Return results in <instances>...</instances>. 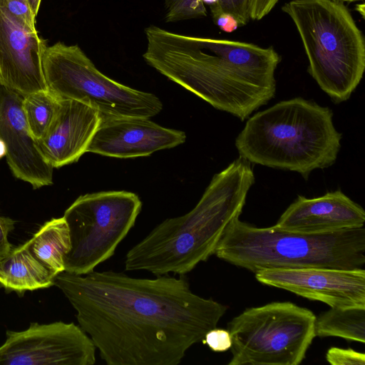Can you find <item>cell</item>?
<instances>
[{
  "mask_svg": "<svg viewBox=\"0 0 365 365\" xmlns=\"http://www.w3.org/2000/svg\"><path fill=\"white\" fill-rule=\"evenodd\" d=\"M131 277L112 270L54 278L79 326L108 365H178L227 307L195 294L184 275Z\"/></svg>",
  "mask_w": 365,
  "mask_h": 365,
  "instance_id": "1",
  "label": "cell"
},
{
  "mask_svg": "<svg viewBox=\"0 0 365 365\" xmlns=\"http://www.w3.org/2000/svg\"><path fill=\"white\" fill-rule=\"evenodd\" d=\"M145 61L212 106L242 121L274 97L281 57L272 46L145 29Z\"/></svg>",
  "mask_w": 365,
  "mask_h": 365,
  "instance_id": "2",
  "label": "cell"
},
{
  "mask_svg": "<svg viewBox=\"0 0 365 365\" xmlns=\"http://www.w3.org/2000/svg\"><path fill=\"white\" fill-rule=\"evenodd\" d=\"M255 182L248 161L240 157L215 175L195 207L169 218L128 250L125 271L185 275L214 255L227 227L240 217Z\"/></svg>",
  "mask_w": 365,
  "mask_h": 365,
  "instance_id": "3",
  "label": "cell"
},
{
  "mask_svg": "<svg viewBox=\"0 0 365 365\" xmlns=\"http://www.w3.org/2000/svg\"><path fill=\"white\" fill-rule=\"evenodd\" d=\"M341 139L331 109L297 97L250 117L235 146L249 163L294 171L307 179L312 170L335 163Z\"/></svg>",
  "mask_w": 365,
  "mask_h": 365,
  "instance_id": "4",
  "label": "cell"
},
{
  "mask_svg": "<svg viewBox=\"0 0 365 365\" xmlns=\"http://www.w3.org/2000/svg\"><path fill=\"white\" fill-rule=\"evenodd\" d=\"M214 255L254 273L271 268H361L365 264V228L313 235L274 225L257 227L237 217L227 227Z\"/></svg>",
  "mask_w": 365,
  "mask_h": 365,
  "instance_id": "5",
  "label": "cell"
},
{
  "mask_svg": "<svg viewBox=\"0 0 365 365\" xmlns=\"http://www.w3.org/2000/svg\"><path fill=\"white\" fill-rule=\"evenodd\" d=\"M295 24L308 72L335 103L347 101L365 69L363 34L342 1L292 0L282 8Z\"/></svg>",
  "mask_w": 365,
  "mask_h": 365,
  "instance_id": "6",
  "label": "cell"
},
{
  "mask_svg": "<svg viewBox=\"0 0 365 365\" xmlns=\"http://www.w3.org/2000/svg\"><path fill=\"white\" fill-rule=\"evenodd\" d=\"M316 316L290 302L246 309L227 324L228 365H298L315 337Z\"/></svg>",
  "mask_w": 365,
  "mask_h": 365,
  "instance_id": "7",
  "label": "cell"
},
{
  "mask_svg": "<svg viewBox=\"0 0 365 365\" xmlns=\"http://www.w3.org/2000/svg\"><path fill=\"white\" fill-rule=\"evenodd\" d=\"M47 90L59 99H72L96 109L101 116L149 118L163 103L154 94L116 82L98 71L77 45L57 42L43 52Z\"/></svg>",
  "mask_w": 365,
  "mask_h": 365,
  "instance_id": "8",
  "label": "cell"
},
{
  "mask_svg": "<svg viewBox=\"0 0 365 365\" xmlns=\"http://www.w3.org/2000/svg\"><path fill=\"white\" fill-rule=\"evenodd\" d=\"M142 207L139 197L127 191H104L78 197L65 211L71 248L64 271L83 275L111 257L134 226Z\"/></svg>",
  "mask_w": 365,
  "mask_h": 365,
  "instance_id": "9",
  "label": "cell"
},
{
  "mask_svg": "<svg viewBox=\"0 0 365 365\" xmlns=\"http://www.w3.org/2000/svg\"><path fill=\"white\" fill-rule=\"evenodd\" d=\"M96 347L74 323H31L24 331H6L0 346V364L93 365Z\"/></svg>",
  "mask_w": 365,
  "mask_h": 365,
  "instance_id": "10",
  "label": "cell"
},
{
  "mask_svg": "<svg viewBox=\"0 0 365 365\" xmlns=\"http://www.w3.org/2000/svg\"><path fill=\"white\" fill-rule=\"evenodd\" d=\"M255 278L263 284L330 307H365V270L362 268H271L256 272Z\"/></svg>",
  "mask_w": 365,
  "mask_h": 365,
  "instance_id": "11",
  "label": "cell"
},
{
  "mask_svg": "<svg viewBox=\"0 0 365 365\" xmlns=\"http://www.w3.org/2000/svg\"><path fill=\"white\" fill-rule=\"evenodd\" d=\"M36 31L0 0V84L23 96L47 90L41 58L46 47Z\"/></svg>",
  "mask_w": 365,
  "mask_h": 365,
  "instance_id": "12",
  "label": "cell"
},
{
  "mask_svg": "<svg viewBox=\"0 0 365 365\" xmlns=\"http://www.w3.org/2000/svg\"><path fill=\"white\" fill-rule=\"evenodd\" d=\"M185 139L183 131L162 127L149 118L101 116L87 152L117 158L144 157Z\"/></svg>",
  "mask_w": 365,
  "mask_h": 365,
  "instance_id": "13",
  "label": "cell"
},
{
  "mask_svg": "<svg viewBox=\"0 0 365 365\" xmlns=\"http://www.w3.org/2000/svg\"><path fill=\"white\" fill-rule=\"evenodd\" d=\"M24 96L0 84V139L6 144V161L12 174L34 189L53 184V168L40 155L31 135Z\"/></svg>",
  "mask_w": 365,
  "mask_h": 365,
  "instance_id": "14",
  "label": "cell"
},
{
  "mask_svg": "<svg viewBox=\"0 0 365 365\" xmlns=\"http://www.w3.org/2000/svg\"><path fill=\"white\" fill-rule=\"evenodd\" d=\"M101 120L91 106L72 99H59L56 116L44 136L35 140L43 159L53 168L71 164L87 152Z\"/></svg>",
  "mask_w": 365,
  "mask_h": 365,
  "instance_id": "15",
  "label": "cell"
},
{
  "mask_svg": "<svg viewBox=\"0 0 365 365\" xmlns=\"http://www.w3.org/2000/svg\"><path fill=\"white\" fill-rule=\"evenodd\" d=\"M365 211L340 190L322 196L299 195L282 214L277 227L305 234H324L364 226Z\"/></svg>",
  "mask_w": 365,
  "mask_h": 365,
  "instance_id": "16",
  "label": "cell"
},
{
  "mask_svg": "<svg viewBox=\"0 0 365 365\" xmlns=\"http://www.w3.org/2000/svg\"><path fill=\"white\" fill-rule=\"evenodd\" d=\"M55 277L33 255L28 241L12 248L0 261V284L17 292L33 291L54 285Z\"/></svg>",
  "mask_w": 365,
  "mask_h": 365,
  "instance_id": "17",
  "label": "cell"
},
{
  "mask_svg": "<svg viewBox=\"0 0 365 365\" xmlns=\"http://www.w3.org/2000/svg\"><path fill=\"white\" fill-rule=\"evenodd\" d=\"M33 255L56 277L64 272V257L71 248L68 227L63 217L44 223L28 240Z\"/></svg>",
  "mask_w": 365,
  "mask_h": 365,
  "instance_id": "18",
  "label": "cell"
},
{
  "mask_svg": "<svg viewBox=\"0 0 365 365\" xmlns=\"http://www.w3.org/2000/svg\"><path fill=\"white\" fill-rule=\"evenodd\" d=\"M315 336H336L365 342V307H331L316 317Z\"/></svg>",
  "mask_w": 365,
  "mask_h": 365,
  "instance_id": "19",
  "label": "cell"
},
{
  "mask_svg": "<svg viewBox=\"0 0 365 365\" xmlns=\"http://www.w3.org/2000/svg\"><path fill=\"white\" fill-rule=\"evenodd\" d=\"M59 105V98L48 90L24 96L23 108L34 140L42 138L51 125Z\"/></svg>",
  "mask_w": 365,
  "mask_h": 365,
  "instance_id": "20",
  "label": "cell"
},
{
  "mask_svg": "<svg viewBox=\"0 0 365 365\" xmlns=\"http://www.w3.org/2000/svg\"><path fill=\"white\" fill-rule=\"evenodd\" d=\"M168 22L205 16L207 11L202 0H165Z\"/></svg>",
  "mask_w": 365,
  "mask_h": 365,
  "instance_id": "21",
  "label": "cell"
},
{
  "mask_svg": "<svg viewBox=\"0 0 365 365\" xmlns=\"http://www.w3.org/2000/svg\"><path fill=\"white\" fill-rule=\"evenodd\" d=\"M251 0H217L210 5L212 16L222 12L233 15L239 26L246 25L250 19Z\"/></svg>",
  "mask_w": 365,
  "mask_h": 365,
  "instance_id": "22",
  "label": "cell"
},
{
  "mask_svg": "<svg viewBox=\"0 0 365 365\" xmlns=\"http://www.w3.org/2000/svg\"><path fill=\"white\" fill-rule=\"evenodd\" d=\"M327 361L331 365H364V353L352 349L331 347L326 354Z\"/></svg>",
  "mask_w": 365,
  "mask_h": 365,
  "instance_id": "23",
  "label": "cell"
},
{
  "mask_svg": "<svg viewBox=\"0 0 365 365\" xmlns=\"http://www.w3.org/2000/svg\"><path fill=\"white\" fill-rule=\"evenodd\" d=\"M7 9L31 29H36V16L28 0H2Z\"/></svg>",
  "mask_w": 365,
  "mask_h": 365,
  "instance_id": "24",
  "label": "cell"
},
{
  "mask_svg": "<svg viewBox=\"0 0 365 365\" xmlns=\"http://www.w3.org/2000/svg\"><path fill=\"white\" fill-rule=\"evenodd\" d=\"M214 351H225L231 348L232 339L230 331L217 327L208 331L202 341Z\"/></svg>",
  "mask_w": 365,
  "mask_h": 365,
  "instance_id": "25",
  "label": "cell"
},
{
  "mask_svg": "<svg viewBox=\"0 0 365 365\" xmlns=\"http://www.w3.org/2000/svg\"><path fill=\"white\" fill-rule=\"evenodd\" d=\"M15 221L9 217L0 215V261L12 250L8 236L14 229Z\"/></svg>",
  "mask_w": 365,
  "mask_h": 365,
  "instance_id": "26",
  "label": "cell"
},
{
  "mask_svg": "<svg viewBox=\"0 0 365 365\" xmlns=\"http://www.w3.org/2000/svg\"><path fill=\"white\" fill-rule=\"evenodd\" d=\"M279 0H251L250 19L260 20L267 15Z\"/></svg>",
  "mask_w": 365,
  "mask_h": 365,
  "instance_id": "27",
  "label": "cell"
},
{
  "mask_svg": "<svg viewBox=\"0 0 365 365\" xmlns=\"http://www.w3.org/2000/svg\"><path fill=\"white\" fill-rule=\"evenodd\" d=\"M215 24L225 32H232L240 26L237 20L231 14L222 12L212 16Z\"/></svg>",
  "mask_w": 365,
  "mask_h": 365,
  "instance_id": "28",
  "label": "cell"
},
{
  "mask_svg": "<svg viewBox=\"0 0 365 365\" xmlns=\"http://www.w3.org/2000/svg\"><path fill=\"white\" fill-rule=\"evenodd\" d=\"M28 1H29V3L30 4V6H31L34 14L36 16V15L38 12V10H39L41 0H28Z\"/></svg>",
  "mask_w": 365,
  "mask_h": 365,
  "instance_id": "29",
  "label": "cell"
},
{
  "mask_svg": "<svg viewBox=\"0 0 365 365\" xmlns=\"http://www.w3.org/2000/svg\"><path fill=\"white\" fill-rule=\"evenodd\" d=\"M6 146L4 142L0 139V159L6 155Z\"/></svg>",
  "mask_w": 365,
  "mask_h": 365,
  "instance_id": "30",
  "label": "cell"
},
{
  "mask_svg": "<svg viewBox=\"0 0 365 365\" xmlns=\"http://www.w3.org/2000/svg\"><path fill=\"white\" fill-rule=\"evenodd\" d=\"M357 9L359 12H360L362 15V16H364V4L362 3L361 4L357 5Z\"/></svg>",
  "mask_w": 365,
  "mask_h": 365,
  "instance_id": "31",
  "label": "cell"
},
{
  "mask_svg": "<svg viewBox=\"0 0 365 365\" xmlns=\"http://www.w3.org/2000/svg\"><path fill=\"white\" fill-rule=\"evenodd\" d=\"M217 0H202L203 2L210 4V5L215 3Z\"/></svg>",
  "mask_w": 365,
  "mask_h": 365,
  "instance_id": "32",
  "label": "cell"
},
{
  "mask_svg": "<svg viewBox=\"0 0 365 365\" xmlns=\"http://www.w3.org/2000/svg\"><path fill=\"white\" fill-rule=\"evenodd\" d=\"M338 1H349V2L358 1H364V0H338Z\"/></svg>",
  "mask_w": 365,
  "mask_h": 365,
  "instance_id": "33",
  "label": "cell"
}]
</instances>
